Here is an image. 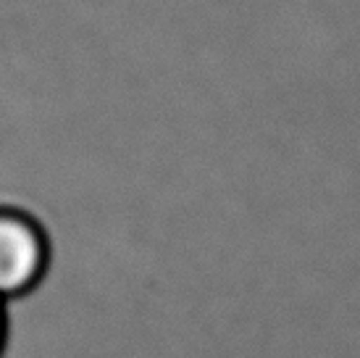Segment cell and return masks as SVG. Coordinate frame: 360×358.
<instances>
[{
	"instance_id": "2",
	"label": "cell",
	"mask_w": 360,
	"mask_h": 358,
	"mask_svg": "<svg viewBox=\"0 0 360 358\" xmlns=\"http://www.w3.org/2000/svg\"><path fill=\"white\" fill-rule=\"evenodd\" d=\"M6 340H8V314H6V303L0 300V356L6 350Z\"/></svg>"
},
{
	"instance_id": "1",
	"label": "cell",
	"mask_w": 360,
	"mask_h": 358,
	"mask_svg": "<svg viewBox=\"0 0 360 358\" xmlns=\"http://www.w3.org/2000/svg\"><path fill=\"white\" fill-rule=\"evenodd\" d=\"M51 266V237L37 216L19 206H0V300L30 295Z\"/></svg>"
}]
</instances>
